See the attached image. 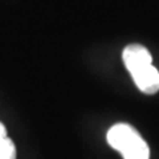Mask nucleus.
<instances>
[{"mask_svg": "<svg viewBox=\"0 0 159 159\" xmlns=\"http://www.w3.org/2000/svg\"><path fill=\"white\" fill-rule=\"evenodd\" d=\"M107 143L122 154L123 159H150L146 141L129 123H116L106 134Z\"/></svg>", "mask_w": 159, "mask_h": 159, "instance_id": "f257e3e1", "label": "nucleus"}, {"mask_svg": "<svg viewBox=\"0 0 159 159\" xmlns=\"http://www.w3.org/2000/svg\"><path fill=\"white\" fill-rule=\"evenodd\" d=\"M122 58L130 74L152 64L151 53L141 44H130V45H127L123 49Z\"/></svg>", "mask_w": 159, "mask_h": 159, "instance_id": "f03ea898", "label": "nucleus"}, {"mask_svg": "<svg viewBox=\"0 0 159 159\" xmlns=\"http://www.w3.org/2000/svg\"><path fill=\"white\" fill-rule=\"evenodd\" d=\"M131 77L142 93L155 94L159 92V72L152 64L131 73Z\"/></svg>", "mask_w": 159, "mask_h": 159, "instance_id": "7ed1b4c3", "label": "nucleus"}, {"mask_svg": "<svg viewBox=\"0 0 159 159\" xmlns=\"http://www.w3.org/2000/svg\"><path fill=\"white\" fill-rule=\"evenodd\" d=\"M0 159H16V147L7 135L6 126L0 122Z\"/></svg>", "mask_w": 159, "mask_h": 159, "instance_id": "20e7f679", "label": "nucleus"}]
</instances>
